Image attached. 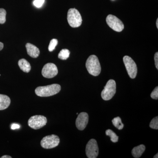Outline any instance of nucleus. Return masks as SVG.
I'll use <instances>...</instances> for the list:
<instances>
[{
    "instance_id": "23",
    "label": "nucleus",
    "mask_w": 158,
    "mask_h": 158,
    "mask_svg": "<svg viewBox=\"0 0 158 158\" xmlns=\"http://www.w3.org/2000/svg\"><path fill=\"white\" fill-rule=\"evenodd\" d=\"M44 0H34L33 4L35 7L37 8H40L43 5Z\"/></svg>"
},
{
    "instance_id": "22",
    "label": "nucleus",
    "mask_w": 158,
    "mask_h": 158,
    "mask_svg": "<svg viewBox=\"0 0 158 158\" xmlns=\"http://www.w3.org/2000/svg\"><path fill=\"white\" fill-rule=\"evenodd\" d=\"M151 97L154 99L157 100L158 99V87H156L153 90L151 94Z\"/></svg>"
},
{
    "instance_id": "6",
    "label": "nucleus",
    "mask_w": 158,
    "mask_h": 158,
    "mask_svg": "<svg viewBox=\"0 0 158 158\" xmlns=\"http://www.w3.org/2000/svg\"><path fill=\"white\" fill-rule=\"evenodd\" d=\"M60 142V139L58 136L52 135L45 136L40 142V144L43 148L51 149L58 146Z\"/></svg>"
},
{
    "instance_id": "11",
    "label": "nucleus",
    "mask_w": 158,
    "mask_h": 158,
    "mask_svg": "<svg viewBox=\"0 0 158 158\" xmlns=\"http://www.w3.org/2000/svg\"><path fill=\"white\" fill-rule=\"evenodd\" d=\"M89 120L88 113L83 112L80 113L76 121V125L78 129L83 131L87 126Z\"/></svg>"
},
{
    "instance_id": "19",
    "label": "nucleus",
    "mask_w": 158,
    "mask_h": 158,
    "mask_svg": "<svg viewBox=\"0 0 158 158\" xmlns=\"http://www.w3.org/2000/svg\"><path fill=\"white\" fill-rule=\"evenodd\" d=\"M6 10L3 9H0V24H4L6 22Z\"/></svg>"
},
{
    "instance_id": "10",
    "label": "nucleus",
    "mask_w": 158,
    "mask_h": 158,
    "mask_svg": "<svg viewBox=\"0 0 158 158\" xmlns=\"http://www.w3.org/2000/svg\"><path fill=\"white\" fill-rule=\"evenodd\" d=\"M58 73V68L56 65L53 63H47L44 65L42 69V76L46 78H53L56 77Z\"/></svg>"
},
{
    "instance_id": "16",
    "label": "nucleus",
    "mask_w": 158,
    "mask_h": 158,
    "mask_svg": "<svg viewBox=\"0 0 158 158\" xmlns=\"http://www.w3.org/2000/svg\"><path fill=\"white\" fill-rule=\"evenodd\" d=\"M112 123L113 125L117 128L118 130L123 129L124 127V124L122 122L121 118L119 117H117L113 118L112 120Z\"/></svg>"
},
{
    "instance_id": "4",
    "label": "nucleus",
    "mask_w": 158,
    "mask_h": 158,
    "mask_svg": "<svg viewBox=\"0 0 158 158\" xmlns=\"http://www.w3.org/2000/svg\"><path fill=\"white\" fill-rule=\"evenodd\" d=\"M116 92V83L113 80H110L107 83L102 91L101 96L104 100H110L113 98Z\"/></svg>"
},
{
    "instance_id": "13",
    "label": "nucleus",
    "mask_w": 158,
    "mask_h": 158,
    "mask_svg": "<svg viewBox=\"0 0 158 158\" xmlns=\"http://www.w3.org/2000/svg\"><path fill=\"white\" fill-rule=\"evenodd\" d=\"M11 103V100L9 96L0 94V110H6Z\"/></svg>"
},
{
    "instance_id": "29",
    "label": "nucleus",
    "mask_w": 158,
    "mask_h": 158,
    "mask_svg": "<svg viewBox=\"0 0 158 158\" xmlns=\"http://www.w3.org/2000/svg\"><path fill=\"white\" fill-rule=\"evenodd\" d=\"M158 154L157 153L156 155L154 156V158H158Z\"/></svg>"
},
{
    "instance_id": "27",
    "label": "nucleus",
    "mask_w": 158,
    "mask_h": 158,
    "mask_svg": "<svg viewBox=\"0 0 158 158\" xmlns=\"http://www.w3.org/2000/svg\"><path fill=\"white\" fill-rule=\"evenodd\" d=\"M1 158H11V156H7V155H5V156H2L1 157Z\"/></svg>"
},
{
    "instance_id": "21",
    "label": "nucleus",
    "mask_w": 158,
    "mask_h": 158,
    "mask_svg": "<svg viewBox=\"0 0 158 158\" xmlns=\"http://www.w3.org/2000/svg\"><path fill=\"white\" fill-rule=\"evenodd\" d=\"M58 40L56 39H53L51 40L48 46V50L49 52H52L58 44Z\"/></svg>"
},
{
    "instance_id": "25",
    "label": "nucleus",
    "mask_w": 158,
    "mask_h": 158,
    "mask_svg": "<svg viewBox=\"0 0 158 158\" xmlns=\"http://www.w3.org/2000/svg\"><path fill=\"white\" fill-rule=\"evenodd\" d=\"M20 128V126L19 124H15V123H14V124H12L11 126V129L12 130H15L16 129H19Z\"/></svg>"
},
{
    "instance_id": "3",
    "label": "nucleus",
    "mask_w": 158,
    "mask_h": 158,
    "mask_svg": "<svg viewBox=\"0 0 158 158\" xmlns=\"http://www.w3.org/2000/svg\"><path fill=\"white\" fill-rule=\"evenodd\" d=\"M67 20L72 27L76 28L81 25L82 19L79 11L75 9H70L67 13Z\"/></svg>"
},
{
    "instance_id": "30",
    "label": "nucleus",
    "mask_w": 158,
    "mask_h": 158,
    "mask_svg": "<svg viewBox=\"0 0 158 158\" xmlns=\"http://www.w3.org/2000/svg\"><path fill=\"white\" fill-rule=\"evenodd\" d=\"M0 76H1V75H0Z\"/></svg>"
},
{
    "instance_id": "28",
    "label": "nucleus",
    "mask_w": 158,
    "mask_h": 158,
    "mask_svg": "<svg viewBox=\"0 0 158 158\" xmlns=\"http://www.w3.org/2000/svg\"><path fill=\"white\" fill-rule=\"evenodd\" d=\"M156 25L157 28H158V19H157L156 22Z\"/></svg>"
},
{
    "instance_id": "1",
    "label": "nucleus",
    "mask_w": 158,
    "mask_h": 158,
    "mask_svg": "<svg viewBox=\"0 0 158 158\" xmlns=\"http://www.w3.org/2000/svg\"><path fill=\"white\" fill-rule=\"evenodd\" d=\"M61 89L60 85L52 84L45 86L37 87L35 90L36 95L41 97H46L55 95L59 93Z\"/></svg>"
},
{
    "instance_id": "24",
    "label": "nucleus",
    "mask_w": 158,
    "mask_h": 158,
    "mask_svg": "<svg viewBox=\"0 0 158 158\" xmlns=\"http://www.w3.org/2000/svg\"><path fill=\"white\" fill-rule=\"evenodd\" d=\"M155 63V65L156 68L157 69H158V52H156L154 56Z\"/></svg>"
},
{
    "instance_id": "15",
    "label": "nucleus",
    "mask_w": 158,
    "mask_h": 158,
    "mask_svg": "<svg viewBox=\"0 0 158 158\" xmlns=\"http://www.w3.org/2000/svg\"><path fill=\"white\" fill-rule=\"evenodd\" d=\"M145 149V146L143 144H141L133 148L131 152L132 154L135 158L140 157L144 152Z\"/></svg>"
},
{
    "instance_id": "26",
    "label": "nucleus",
    "mask_w": 158,
    "mask_h": 158,
    "mask_svg": "<svg viewBox=\"0 0 158 158\" xmlns=\"http://www.w3.org/2000/svg\"><path fill=\"white\" fill-rule=\"evenodd\" d=\"M4 47V44L2 42H0V51L2 50Z\"/></svg>"
},
{
    "instance_id": "7",
    "label": "nucleus",
    "mask_w": 158,
    "mask_h": 158,
    "mask_svg": "<svg viewBox=\"0 0 158 158\" xmlns=\"http://www.w3.org/2000/svg\"><path fill=\"white\" fill-rule=\"evenodd\" d=\"M123 61L130 77L132 79L135 78L138 73V68L135 62L128 56H125L123 58Z\"/></svg>"
},
{
    "instance_id": "14",
    "label": "nucleus",
    "mask_w": 158,
    "mask_h": 158,
    "mask_svg": "<svg viewBox=\"0 0 158 158\" xmlns=\"http://www.w3.org/2000/svg\"><path fill=\"white\" fill-rule=\"evenodd\" d=\"M18 65L19 68L25 73L30 72L31 70V64L25 59H20L18 62Z\"/></svg>"
},
{
    "instance_id": "20",
    "label": "nucleus",
    "mask_w": 158,
    "mask_h": 158,
    "mask_svg": "<svg viewBox=\"0 0 158 158\" xmlns=\"http://www.w3.org/2000/svg\"><path fill=\"white\" fill-rule=\"evenodd\" d=\"M150 127L153 129H158V117L153 118L149 124Z\"/></svg>"
},
{
    "instance_id": "2",
    "label": "nucleus",
    "mask_w": 158,
    "mask_h": 158,
    "mask_svg": "<svg viewBox=\"0 0 158 158\" xmlns=\"http://www.w3.org/2000/svg\"><path fill=\"white\" fill-rule=\"evenodd\" d=\"M88 73L94 76H98L101 72V66L98 57L95 55L90 56L86 62Z\"/></svg>"
},
{
    "instance_id": "8",
    "label": "nucleus",
    "mask_w": 158,
    "mask_h": 158,
    "mask_svg": "<svg viewBox=\"0 0 158 158\" xmlns=\"http://www.w3.org/2000/svg\"><path fill=\"white\" fill-rule=\"evenodd\" d=\"M108 26L116 32H121L124 29V24L119 19L113 15H109L106 19Z\"/></svg>"
},
{
    "instance_id": "18",
    "label": "nucleus",
    "mask_w": 158,
    "mask_h": 158,
    "mask_svg": "<svg viewBox=\"0 0 158 158\" xmlns=\"http://www.w3.org/2000/svg\"><path fill=\"white\" fill-rule=\"evenodd\" d=\"M106 135L110 136L111 141L112 142L116 143L118 141V136L112 130L110 129L106 130Z\"/></svg>"
},
{
    "instance_id": "12",
    "label": "nucleus",
    "mask_w": 158,
    "mask_h": 158,
    "mask_svg": "<svg viewBox=\"0 0 158 158\" xmlns=\"http://www.w3.org/2000/svg\"><path fill=\"white\" fill-rule=\"evenodd\" d=\"M26 47L29 56L33 58H37L39 56L40 52L37 47L31 44L27 43L26 45Z\"/></svg>"
},
{
    "instance_id": "5",
    "label": "nucleus",
    "mask_w": 158,
    "mask_h": 158,
    "mask_svg": "<svg viewBox=\"0 0 158 158\" xmlns=\"http://www.w3.org/2000/svg\"><path fill=\"white\" fill-rule=\"evenodd\" d=\"M47 123L46 117L41 115L32 116L28 120L29 126L34 130H38L44 127Z\"/></svg>"
},
{
    "instance_id": "9",
    "label": "nucleus",
    "mask_w": 158,
    "mask_h": 158,
    "mask_svg": "<svg viewBox=\"0 0 158 158\" xmlns=\"http://www.w3.org/2000/svg\"><path fill=\"white\" fill-rule=\"evenodd\" d=\"M99 149L95 139H91L86 145V154L88 158H96L98 156Z\"/></svg>"
},
{
    "instance_id": "17",
    "label": "nucleus",
    "mask_w": 158,
    "mask_h": 158,
    "mask_svg": "<svg viewBox=\"0 0 158 158\" xmlns=\"http://www.w3.org/2000/svg\"><path fill=\"white\" fill-rule=\"evenodd\" d=\"M70 52L67 49H63L60 51L58 55V58L62 60H66L69 56Z\"/></svg>"
}]
</instances>
